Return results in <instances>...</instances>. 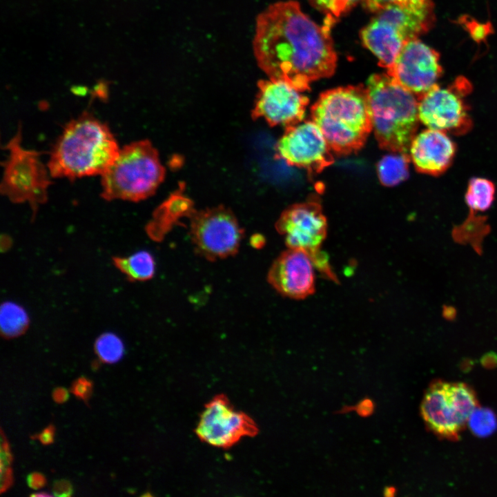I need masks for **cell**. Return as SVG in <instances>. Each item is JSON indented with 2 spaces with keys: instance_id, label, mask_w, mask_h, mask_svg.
Masks as SVG:
<instances>
[{
  "instance_id": "6da1fadb",
  "label": "cell",
  "mask_w": 497,
  "mask_h": 497,
  "mask_svg": "<svg viewBox=\"0 0 497 497\" xmlns=\"http://www.w3.org/2000/svg\"><path fill=\"white\" fill-rule=\"evenodd\" d=\"M332 23L333 17L327 16L325 24L319 26L295 1L269 6L256 20L253 51L259 67L270 79L309 90L311 82L335 72Z\"/></svg>"
},
{
  "instance_id": "7a4b0ae2",
  "label": "cell",
  "mask_w": 497,
  "mask_h": 497,
  "mask_svg": "<svg viewBox=\"0 0 497 497\" xmlns=\"http://www.w3.org/2000/svg\"><path fill=\"white\" fill-rule=\"evenodd\" d=\"M119 147L108 126L84 112L66 124L50 155L52 177L101 175L118 156Z\"/></svg>"
},
{
  "instance_id": "3957f363",
  "label": "cell",
  "mask_w": 497,
  "mask_h": 497,
  "mask_svg": "<svg viewBox=\"0 0 497 497\" xmlns=\"http://www.w3.org/2000/svg\"><path fill=\"white\" fill-rule=\"evenodd\" d=\"M311 110L312 121L338 155L357 152L373 130L367 91L363 85L327 90Z\"/></svg>"
},
{
  "instance_id": "277c9868",
  "label": "cell",
  "mask_w": 497,
  "mask_h": 497,
  "mask_svg": "<svg viewBox=\"0 0 497 497\" xmlns=\"http://www.w3.org/2000/svg\"><path fill=\"white\" fill-rule=\"evenodd\" d=\"M373 130L382 149L407 153L418 128V99L387 74H374L367 83Z\"/></svg>"
},
{
  "instance_id": "5b68a950",
  "label": "cell",
  "mask_w": 497,
  "mask_h": 497,
  "mask_svg": "<svg viewBox=\"0 0 497 497\" xmlns=\"http://www.w3.org/2000/svg\"><path fill=\"white\" fill-rule=\"evenodd\" d=\"M165 173L158 151L149 140L132 142L120 148L101 175V197L108 201L139 202L155 193Z\"/></svg>"
},
{
  "instance_id": "8992f818",
  "label": "cell",
  "mask_w": 497,
  "mask_h": 497,
  "mask_svg": "<svg viewBox=\"0 0 497 497\" xmlns=\"http://www.w3.org/2000/svg\"><path fill=\"white\" fill-rule=\"evenodd\" d=\"M434 20L432 1L421 8L390 6L376 12L360 37L379 65L387 68L406 42L427 32Z\"/></svg>"
},
{
  "instance_id": "52a82bcc",
  "label": "cell",
  "mask_w": 497,
  "mask_h": 497,
  "mask_svg": "<svg viewBox=\"0 0 497 497\" xmlns=\"http://www.w3.org/2000/svg\"><path fill=\"white\" fill-rule=\"evenodd\" d=\"M21 142L19 126L5 146L9 155L2 163L3 175L0 189L14 203L28 202L35 214L38 206L48 199L51 175L39 158L41 153L24 148Z\"/></svg>"
},
{
  "instance_id": "ba28073f",
  "label": "cell",
  "mask_w": 497,
  "mask_h": 497,
  "mask_svg": "<svg viewBox=\"0 0 497 497\" xmlns=\"http://www.w3.org/2000/svg\"><path fill=\"white\" fill-rule=\"evenodd\" d=\"M186 217L195 251L199 256L215 261L237 254L244 231L229 208L220 205L197 211L193 206Z\"/></svg>"
},
{
  "instance_id": "9c48e42d",
  "label": "cell",
  "mask_w": 497,
  "mask_h": 497,
  "mask_svg": "<svg viewBox=\"0 0 497 497\" xmlns=\"http://www.w3.org/2000/svg\"><path fill=\"white\" fill-rule=\"evenodd\" d=\"M275 228L284 237L288 248L307 253L316 268L328 264V258L321 251L327 222L319 203L308 201L288 207L276 222Z\"/></svg>"
},
{
  "instance_id": "30bf717a",
  "label": "cell",
  "mask_w": 497,
  "mask_h": 497,
  "mask_svg": "<svg viewBox=\"0 0 497 497\" xmlns=\"http://www.w3.org/2000/svg\"><path fill=\"white\" fill-rule=\"evenodd\" d=\"M471 89L465 78H458L449 87L438 84L418 98V117L428 128L463 134L471 127L468 106L462 97Z\"/></svg>"
},
{
  "instance_id": "8fae6325",
  "label": "cell",
  "mask_w": 497,
  "mask_h": 497,
  "mask_svg": "<svg viewBox=\"0 0 497 497\" xmlns=\"http://www.w3.org/2000/svg\"><path fill=\"white\" fill-rule=\"evenodd\" d=\"M332 150L313 121L286 127L275 146V157L288 165L318 173L333 163Z\"/></svg>"
},
{
  "instance_id": "7c38bea8",
  "label": "cell",
  "mask_w": 497,
  "mask_h": 497,
  "mask_svg": "<svg viewBox=\"0 0 497 497\" xmlns=\"http://www.w3.org/2000/svg\"><path fill=\"white\" fill-rule=\"evenodd\" d=\"M387 74L418 99L437 85L442 73L440 55L418 38L406 42Z\"/></svg>"
},
{
  "instance_id": "4fadbf2b",
  "label": "cell",
  "mask_w": 497,
  "mask_h": 497,
  "mask_svg": "<svg viewBox=\"0 0 497 497\" xmlns=\"http://www.w3.org/2000/svg\"><path fill=\"white\" fill-rule=\"evenodd\" d=\"M258 427L247 414L235 411L224 394L214 397L205 405L195 429L199 438L212 445L228 448L242 437H253Z\"/></svg>"
},
{
  "instance_id": "5bb4252c",
  "label": "cell",
  "mask_w": 497,
  "mask_h": 497,
  "mask_svg": "<svg viewBox=\"0 0 497 497\" xmlns=\"http://www.w3.org/2000/svg\"><path fill=\"white\" fill-rule=\"evenodd\" d=\"M258 92L251 116L263 118L271 126H290L301 122L309 98L287 82L270 79L257 83Z\"/></svg>"
},
{
  "instance_id": "9a60e30c",
  "label": "cell",
  "mask_w": 497,
  "mask_h": 497,
  "mask_svg": "<svg viewBox=\"0 0 497 497\" xmlns=\"http://www.w3.org/2000/svg\"><path fill=\"white\" fill-rule=\"evenodd\" d=\"M314 269L313 262L307 253L288 248L273 262L267 280L281 295L304 299L314 292Z\"/></svg>"
},
{
  "instance_id": "2e32d148",
  "label": "cell",
  "mask_w": 497,
  "mask_h": 497,
  "mask_svg": "<svg viewBox=\"0 0 497 497\" xmlns=\"http://www.w3.org/2000/svg\"><path fill=\"white\" fill-rule=\"evenodd\" d=\"M421 415L427 427L437 436L457 440L467 425L461 418L449 389V382H433L420 406Z\"/></svg>"
},
{
  "instance_id": "e0dca14e",
  "label": "cell",
  "mask_w": 497,
  "mask_h": 497,
  "mask_svg": "<svg viewBox=\"0 0 497 497\" xmlns=\"http://www.w3.org/2000/svg\"><path fill=\"white\" fill-rule=\"evenodd\" d=\"M456 150L454 142L445 132L428 128L415 135L409 157L418 172L438 176L451 166Z\"/></svg>"
},
{
  "instance_id": "ac0fdd59",
  "label": "cell",
  "mask_w": 497,
  "mask_h": 497,
  "mask_svg": "<svg viewBox=\"0 0 497 497\" xmlns=\"http://www.w3.org/2000/svg\"><path fill=\"white\" fill-rule=\"evenodd\" d=\"M193 207V202L181 192L171 194L154 211L146 226L147 235L154 241H162L182 217L187 216Z\"/></svg>"
},
{
  "instance_id": "d6986e66",
  "label": "cell",
  "mask_w": 497,
  "mask_h": 497,
  "mask_svg": "<svg viewBox=\"0 0 497 497\" xmlns=\"http://www.w3.org/2000/svg\"><path fill=\"white\" fill-rule=\"evenodd\" d=\"M490 231L491 227L487 223V217L476 215V212L470 210L464 222L453 227L451 236L457 244H470L474 251L481 255L483 252V240Z\"/></svg>"
},
{
  "instance_id": "ffe728a7",
  "label": "cell",
  "mask_w": 497,
  "mask_h": 497,
  "mask_svg": "<svg viewBox=\"0 0 497 497\" xmlns=\"http://www.w3.org/2000/svg\"><path fill=\"white\" fill-rule=\"evenodd\" d=\"M113 262L128 280L133 282L148 280L155 271V259L146 251H139L128 257H115Z\"/></svg>"
},
{
  "instance_id": "44dd1931",
  "label": "cell",
  "mask_w": 497,
  "mask_h": 497,
  "mask_svg": "<svg viewBox=\"0 0 497 497\" xmlns=\"http://www.w3.org/2000/svg\"><path fill=\"white\" fill-rule=\"evenodd\" d=\"M383 157L378 164V175L380 182L386 186H393L405 180L409 175L407 153H393Z\"/></svg>"
},
{
  "instance_id": "7402d4cb",
  "label": "cell",
  "mask_w": 497,
  "mask_h": 497,
  "mask_svg": "<svg viewBox=\"0 0 497 497\" xmlns=\"http://www.w3.org/2000/svg\"><path fill=\"white\" fill-rule=\"evenodd\" d=\"M1 335L6 338H12L23 334L29 324L26 310L19 304L6 302L1 304L0 312Z\"/></svg>"
},
{
  "instance_id": "603a6c76",
  "label": "cell",
  "mask_w": 497,
  "mask_h": 497,
  "mask_svg": "<svg viewBox=\"0 0 497 497\" xmlns=\"http://www.w3.org/2000/svg\"><path fill=\"white\" fill-rule=\"evenodd\" d=\"M494 195L495 186L491 181L483 177H473L469 182L465 199L469 210L485 211L491 207Z\"/></svg>"
},
{
  "instance_id": "cb8c5ba5",
  "label": "cell",
  "mask_w": 497,
  "mask_h": 497,
  "mask_svg": "<svg viewBox=\"0 0 497 497\" xmlns=\"http://www.w3.org/2000/svg\"><path fill=\"white\" fill-rule=\"evenodd\" d=\"M95 351L100 361L114 364L121 359L124 346L121 338L111 332L100 335L95 342Z\"/></svg>"
},
{
  "instance_id": "d4e9b609",
  "label": "cell",
  "mask_w": 497,
  "mask_h": 497,
  "mask_svg": "<svg viewBox=\"0 0 497 497\" xmlns=\"http://www.w3.org/2000/svg\"><path fill=\"white\" fill-rule=\"evenodd\" d=\"M467 424L474 436L487 437L497 429V417L491 409L478 406L471 413Z\"/></svg>"
},
{
  "instance_id": "484cf974",
  "label": "cell",
  "mask_w": 497,
  "mask_h": 497,
  "mask_svg": "<svg viewBox=\"0 0 497 497\" xmlns=\"http://www.w3.org/2000/svg\"><path fill=\"white\" fill-rule=\"evenodd\" d=\"M1 493L6 491L12 484V454L6 438L1 431Z\"/></svg>"
},
{
  "instance_id": "4316f807",
  "label": "cell",
  "mask_w": 497,
  "mask_h": 497,
  "mask_svg": "<svg viewBox=\"0 0 497 497\" xmlns=\"http://www.w3.org/2000/svg\"><path fill=\"white\" fill-rule=\"evenodd\" d=\"M314 5L327 16L338 17L355 6L360 0H312Z\"/></svg>"
},
{
  "instance_id": "83f0119b",
  "label": "cell",
  "mask_w": 497,
  "mask_h": 497,
  "mask_svg": "<svg viewBox=\"0 0 497 497\" xmlns=\"http://www.w3.org/2000/svg\"><path fill=\"white\" fill-rule=\"evenodd\" d=\"M364 6L370 11L376 12L390 6H399L410 8H421L431 0H362Z\"/></svg>"
},
{
  "instance_id": "f1b7e54d",
  "label": "cell",
  "mask_w": 497,
  "mask_h": 497,
  "mask_svg": "<svg viewBox=\"0 0 497 497\" xmlns=\"http://www.w3.org/2000/svg\"><path fill=\"white\" fill-rule=\"evenodd\" d=\"M459 21L477 42L482 41L491 32V25L489 23H480L469 17H461Z\"/></svg>"
},
{
  "instance_id": "f546056e",
  "label": "cell",
  "mask_w": 497,
  "mask_h": 497,
  "mask_svg": "<svg viewBox=\"0 0 497 497\" xmlns=\"http://www.w3.org/2000/svg\"><path fill=\"white\" fill-rule=\"evenodd\" d=\"M93 390V383L84 376H81L72 382L70 391L86 404L90 398Z\"/></svg>"
},
{
  "instance_id": "4dcf8cb0",
  "label": "cell",
  "mask_w": 497,
  "mask_h": 497,
  "mask_svg": "<svg viewBox=\"0 0 497 497\" xmlns=\"http://www.w3.org/2000/svg\"><path fill=\"white\" fill-rule=\"evenodd\" d=\"M52 492L55 496H70L72 494V486L67 480H55L52 485Z\"/></svg>"
},
{
  "instance_id": "1f68e13d",
  "label": "cell",
  "mask_w": 497,
  "mask_h": 497,
  "mask_svg": "<svg viewBox=\"0 0 497 497\" xmlns=\"http://www.w3.org/2000/svg\"><path fill=\"white\" fill-rule=\"evenodd\" d=\"M55 427L50 424L43 429L39 433L32 436L31 438L37 439L43 445H48L54 442Z\"/></svg>"
},
{
  "instance_id": "d6a6232c",
  "label": "cell",
  "mask_w": 497,
  "mask_h": 497,
  "mask_svg": "<svg viewBox=\"0 0 497 497\" xmlns=\"http://www.w3.org/2000/svg\"><path fill=\"white\" fill-rule=\"evenodd\" d=\"M28 486L33 489L43 487L46 484L45 476L40 472H32L27 476Z\"/></svg>"
},
{
  "instance_id": "836d02e7",
  "label": "cell",
  "mask_w": 497,
  "mask_h": 497,
  "mask_svg": "<svg viewBox=\"0 0 497 497\" xmlns=\"http://www.w3.org/2000/svg\"><path fill=\"white\" fill-rule=\"evenodd\" d=\"M52 396L56 403L62 404L68 400L69 393L66 388L58 387L53 389Z\"/></svg>"
},
{
  "instance_id": "e575fe53",
  "label": "cell",
  "mask_w": 497,
  "mask_h": 497,
  "mask_svg": "<svg viewBox=\"0 0 497 497\" xmlns=\"http://www.w3.org/2000/svg\"><path fill=\"white\" fill-rule=\"evenodd\" d=\"M481 362L487 368H493L497 364V353L489 352L485 353L481 358Z\"/></svg>"
},
{
  "instance_id": "d590c367",
  "label": "cell",
  "mask_w": 497,
  "mask_h": 497,
  "mask_svg": "<svg viewBox=\"0 0 497 497\" xmlns=\"http://www.w3.org/2000/svg\"><path fill=\"white\" fill-rule=\"evenodd\" d=\"M442 315L447 321H454L457 317L456 309L451 305L442 306Z\"/></svg>"
},
{
  "instance_id": "8d00e7d4",
  "label": "cell",
  "mask_w": 497,
  "mask_h": 497,
  "mask_svg": "<svg viewBox=\"0 0 497 497\" xmlns=\"http://www.w3.org/2000/svg\"><path fill=\"white\" fill-rule=\"evenodd\" d=\"M395 492L396 491L393 487H387L384 490V494L387 496H393Z\"/></svg>"
},
{
  "instance_id": "74e56055",
  "label": "cell",
  "mask_w": 497,
  "mask_h": 497,
  "mask_svg": "<svg viewBox=\"0 0 497 497\" xmlns=\"http://www.w3.org/2000/svg\"><path fill=\"white\" fill-rule=\"evenodd\" d=\"M52 496V495H51L50 494H49V493H48V492H46V491H40L39 493H35V494H31V496H37V497H39V496Z\"/></svg>"
}]
</instances>
